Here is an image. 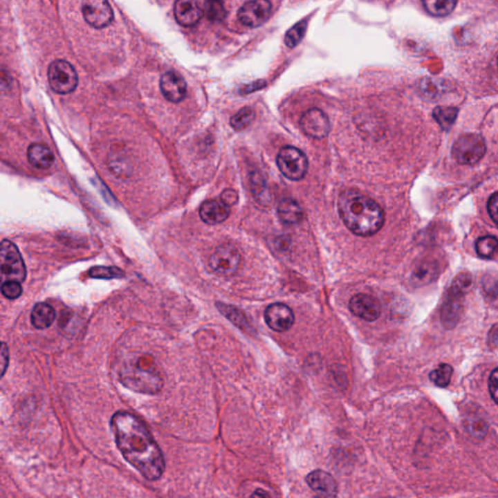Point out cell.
<instances>
[{"label": "cell", "instance_id": "cell-38", "mask_svg": "<svg viewBox=\"0 0 498 498\" xmlns=\"http://www.w3.org/2000/svg\"><path fill=\"white\" fill-rule=\"evenodd\" d=\"M9 364V351L6 342L1 344V375L4 376Z\"/></svg>", "mask_w": 498, "mask_h": 498}, {"label": "cell", "instance_id": "cell-24", "mask_svg": "<svg viewBox=\"0 0 498 498\" xmlns=\"http://www.w3.org/2000/svg\"><path fill=\"white\" fill-rule=\"evenodd\" d=\"M421 3L430 15L446 17L456 8L457 0H421Z\"/></svg>", "mask_w": 498, "mask_h": 498}, {"label": "cell", "instance_id": "cell-36", "mask_svg": "<svg viewBox=\"0 0 498 498\" xmlns=\"http://www.w3.org/2000/svg\"><path fill=\"white\" fill-rule=\"evenodd\" d=\"M488 389H490V394L492 395L493 401L498 405V367L495 368L490 374Z\"/></svg>", "mask_w": 498, "mask_h": 498}, {"label": "cell", "instance_id": "cell-15", "mask_svg": "<svg viewBox=\"0 0 498 498\" xmlns=\"http://www.w3.org/2000/svg\"><path fill=\"white\" fill-rule=\"evenodd\" d=\"M163 95L169 102H181L185 99L187 84L181 74L176 71H167L160 80Z\"/></svg>", "mask_w": 498, "mask_h": 498}, {"label": "cell", "instance_id": "cell-6", "mask_svg": "<svg viewBox=\"0 0 498 498\" xmlns=\"http://www.w3.org/2000/svg\"><path fill=\"white\" fill-rule=\"evenodd\" d=\"M277 164L280 172L286 178L293 181H301L308 172V163L306 156L293 146H286L280 149Z\"/></svg>", "mask_w": 498, "mask_h": 498}, {"label": "cell", "instance_id": "cell-4", "mask_svg": "<svg viewBox=\"0 0 498 498\" xmlns=\"http://www.w3.org/2000/svg\"><path fill=\"white\" fill-rule=\"evenodd\" d=\"M0 269L4 282L7 280L25 282L26 277L25 263L18 248L8 239H3L0 248Z\"/></svg>", "mask_w": 498, "mask_h": 498}, {"label": "cell", "instance_id": "cell-23", "mask_svg": "<svg viewBox=\"0 0 498 498\" xmlns=\"http://www.w3.org/2000/svg\"><path fill=\"white\" fill-rule=\"evenodd\" d=\"M420 90L427 99H438L447 92L446 81L440 78L425 77L421 81Z\"/></svg>", "mask_w": 498, "mask_h": 498}, {"label": "cell", "instance_id": "cell-10", "mask_svg": "<svg viewBox=\"0 0 498 498\" xmlns=\"http://www.w3.org/2000/svg\"><path fill=\"white\" fill-rule=\"evenodd\" d=\"M272 8L270 0H250L241 7L238 18L246 26L257 28L269 20Z\"/></svg>", "mask_w": 498, "mask_h": 498}, {"label": "cell", "instance_id": "cell-32", "mask_svg": "<svg viewBox=\"0 0 498 498\" xmlns=\"http://www.w3.org/2000/svg\"><path fill=\"white\" fill-rule=\"evenodd\" d=\"M205 13L208 20L212 21H221L226 17V10L220 0H207Z\"/></svg>", "mask_w": 498, "mask_h": 498}, {"label": "cell", "instance_id": "cell-20", "mask_svg": "<svg viewBox=\"0 0 498 498\" xmlns=\"http://www.w3.org/2000/svg\"><path fill=\"white\" fill-rule=\"evenodd\" d=\"M31 323L37 329H46L51 326L56 318V311L46 303H38L31 311Z\"/></svg>", "mask_w": 498, "mask_h": 498}, {"label": "cell", "instance_id": "cell-19", "mask_svg": "<svg viewBox=\"0 0 498 498\" xmlns=\"http://www.w3.org/2000/svg\"><path fill=\"white\" fill-rule=\"evenodd\" d=\"M28 159L31 166L38 169H48L54 165L55 156L52 151L43 145L33 143L28 149Z\"/></svg>", "mask_w": 498, "mask_h": 498}, {"label": "cell", "instance_id": "cell-27", "mask_svg": "<svg viewBox=\"0 0 498 498\" xmlns=\"http://www.w3.org/2000/svg\"><path fill=\"white\" fill-rule=\"evenodd\" d=\"M216 306L218 310L220 311V313H221L224 317L228 318L230 322H233L236 326L244 330H246V328L250 327L249 326L248 320H246V315H244L243 311L239 310V308L233 306L225 305V304L222 303H217Z\"/></svg>", "mask_w": 498, "mask_h": 498}, {"label": "cell", "instance_id": "cell-16", "mask_svg": "<svg viewBox=\"0 0 498 498\" xmlns=\"http://www.w3.org/2000/svg\"><path fill=\"white\" fill-rule=\"evenodd\" d=\"M203 11L198 0H176L174 17L179 25L190 28L197 25L202 19Z\"/></svg>", "mask_w": 498, "mask_h": 498}, {"label": "cell", "instance_id": "cell-40", "mask_svg": "<svg viewBox=\"0 0 498 498\" xmlns=\"http://www.w3.org/2000/svg\"><path fill=\"white\" fill-rule=\"evenodd\" d=\"M252 497H269V495H268L267 492H260V490H258L255 495H252Z\"/></svg>", "mask_w": 498, "mask_h": 498}, {"label": "cell", "instance_id": "cell-2", "mask_svg": "<svg viewBox=\"0 0 498 498\" xmlns=\"http://www.w3.org/2000/svg\"><path fill=\"white\" fill-rule=\"evenodd\" d=\"M340 217L349 231L361 237L375 234L385 224L382 207L358 190L344 191L338 201Z\"/></svg>", "mask_w": 498, "mask_h": 498}, {"label": "cell", "instance_id": "cell-29", "mask_svg": "<svg viewBox=\"0 0 498 498\" xmlns=\"http://www.w3.org/2000/svg\"><path fill=\"white\" fill-rule=\"evenodd\" d=\"M255 118V111L251 107H246L239 110L231 119V126L236 131H243L252 123Z\"/></svg>", "mask_w": 498, "mask_h": 498}, {"label": "cell", "instance_id": "cell-28", "mask_svg": "<svg viewBox=\"0 0 498 498\" xmlns=\"http://www.w3.org/2000/svg\"><path fill=\"white\" fill-rule=\"evenodd\" d=\"M452 368L449 364H440L430 373V379L439 387H447L451 382Z\"/></svg>", "mask_w": 498, "mask_h": 498}, {"label": "cell", "instance_id": "cell-35", "mask_svg": "<svg viewBox=\"0 0 498 498\" xmlns=\"http://www.w3.org/2000/svg\"><path fill=\"white\" fill-rule=\"evenodd\" d=\"M488 210L492 221L498 227V192L490 196L488 203Z\"/></svg>", "mask_w": 498, "mask_h": 498}, {"label": "cell", "instance_id": "cell-41", "mask_svg": "<svg viewBox=\"0 0 498 498\" xmlns=\"http://www.w3.org/2000/svg\"><path fill=\"white\" fill-rule=\"evenodd\" d=\"M497 66H498V59H497Z\"/></svg>", "mask_w": 498, "mask_h": 498}, {"label": "cell", "instance_id": "cell-11", "mask_svg": "<svg viewBox=\"0 0 498 498\" xmlns=\"http://www.w3.org/2000/svg\"><path fill=\"white\" fill-rule=\"evenodd\" d=\"M303 133L310 138L322 140L330 133V122L327 115L318 109H311L303 114L300 120Z\"/></svg>", "mask_w": 498, "mask_h": 498}, {"label": "cell", "instance_id": "cell-34", "mask_svg": "<svg viewBox=\"0 0 498 498\" xmlns=\"http://www.w3.org/2000/svg\"><path fill=\"white\" fill-rule=\"evenodd\" d=\"M488 428L487 423L481 420V418H474V420L469 421L468 425H467L468 432L474 437L480 438V439H483L485 435L487 434Z\"/></svg>", "mask_w": 498, "mask_h": 498}, {"label": "cell", "instance_id": "cell-25", "mask_svg": "<svg viewBox=\"0 0 498 498\" xmlns=\"http://www.w3.org/2000/svg\"><path fill=\"white\" fill-rule=\"evenodd\" d=\"M459 109L456 107H438L433 110V118L445 131H449L456 120Z\"/></svg>", "mask_w": 498, "mask_h": 498}, {"label": "cell", "instance_id": "cell-26", "mask_svg": "<svg viewBox=\"0 0 498 498\" xmlns=\"http://www.w3.org/2000/svg\"><path fill=\"white\" fill-rule=\"evenodd\" d=\"M476 251L480 257L492 259L498 255V239L493 236L482 237L476 243Z\"/></svg>", "mask_w": 498, "mask_h": 498}, {"label": "cell", "instance_id": "cell-13", "mask_svg": "<svg viewBox=\"0 0 498 498\" xmlns=\"http://www.w3.org/2000/svg\"><path fill=\"white\" fill-rule=\"evenodd\" d=\"M349 306L353 315L365 322H375L382 313L380 302L368 294H356L349 301Z\"/></svg>", "mask_w": 498, "mask_h": 498}, {"label": "cell", "instance_id": "cell-3", "mask_svg": "<svg viewBox=\"0 0 498 498\" xmlns=\"http://www.w3.org/2000/svg\"><path fill=\"white\" fill-rule=\"evenodd\" d=\"M120 378L127 387L142 394H155L163 387V380L159 375L140 366H124Z\"/></svg>", "mask_w": 498, "mask_h": 498}, {"label": "cell", "instance_id": "cell-9", "mask_svg": "<svg viewBox=\"0 0 498 498\" xmlns=\"http://www.w3.org/2000/svg\"><path fill=\"white\" fill-rule=\"evenodd\" d=\"M82 13L89 25L97 30L107 28L114 19L107 0H82Z\"/></svg>", "mask_w": 498, "mask_h": 498}, {"label": "cell", "instance_id": "cell-18", "mask_svg": "<svg viewBox=\"0 0 498 498\" xmlns=\"http://www.w3.org/2000/svg\"><path fill=\"white\" fill-rule=\"evenodd\" d=\"M230 215V207L223 201L210 200L203 203L200 216L205 223L215 225L224 222Z\"/></svg>", "mask_w": 498, "mask_h": 498}, {"label": "cell", "instance_id": "cell-5", "mask_svg": "<svg viewBox=\"0 0 498 498\" xmlns=\"http://www.w3.org/2000/svg\"><path fill=\"white\" fill-rule=\"evenodd\" d=\"M487 146L485 140L477 133L461 136L452 146V157L461 165H475L485 156Z\"/></svg>", "mask_w": 498, "mask_h": 498}, {"label": "cell", "instance_id": "cell-39", "mask_svg": "<svg viewBox=\"0 0 498 498\" xmlns=\"http://www.w3.org/2000/svg\"><path fill=\"white\" fill-rule=\"evenodd\" d=\"M266 83L264 81H258V82L246 86V87L244 88V92L250 93L252 92V91L259 90V89L264 87Z\"/></svg>", "mask_w": 498, "mask_h": 498}, {"label": "cell", "instance_id": "cell-8", "mask_svg": "<svg viewBox=\"0 0 498 498\" xmlns=\"http://www.w3.org/2000/svg\"><path fill=\"white\" fill-rule=\"evenodd\" d=\"M239 264L241 255L238 248L229 243L218 246L208 261L210 269L220 277H232L238 272Z\"/></svg>", "mask_w": 498, "mask_h": 498}, {"label": "cell", "instance_id": "cell-30", "mask_svg": "<svg viewBox=\"0 0 498 498\" xmlns=\"http://www.w3.org/2000/svg\"><path fill=\"white\" fill-rule=\"evenodd\" d=\"M308 24L306 20H303L297 23L295 26H292L290 30L287 31L284 42L286 46L289 48H295L305 37Z\"/></svg>", "mask_w": 498, "mask_h": 498}, {"label": "cell", "instance_id": "cell-1", "mask_svg": "<svg viewBox=\"0 0 498 498\" xmlns=\"http://www.w3.org/2000/svg\"><path fill=\"white\" fill-rule=\"evenodd\" d=\"M111 428L124 459L147 480H159L166 464L161 449L145 423L128 412H117L112 416Z\"/></svg>", "mask_w": 498, "mask_h": 498}, {"label": "cell", "instance_id": "cell-22", "mask_svg": "<svg viewBox=\"0 0 498 498\" xmlns=\"http://www.w3.org/2000/svg\"><path fill=\"white\" fill-rule=\"evenodd\" d=\"M437 265L432 261H421L416 265L412 274V282L416 286H425L435 279Z\"/></svg>", "mask_w": 498, "mask_h": 498}, {"label": "cell", "instance_id": "cell-33", "mask_svg": "<svg viewBox=\"0 0 498 498\" xmlns=\"http://www.w3.org/2000/svg\"><path fill=\"white\" fill-rule=\"evenodd\" d=\"M1 292L4 297L10 300L19 298L21 295V282H14V280H7L2 284Z\"/></svg>", "mask_w": 498, "mask_h": 498}, {"label": "cell", "instance_id": "cell-14", "mask_svg": "<svg viewBox=\"0 0 498 498\" xmlns=\"http://www.w3.org/2000/svg\"><path fill=\"white\" fill-rule=\"evenodd\" d=\"M466 290V288L456 282L452 286L442 311L443 324L447 328H454L459 322L461 313V298Z\"/></svg>", "mask_w": 498, "mask_h": 498}, {"label": "cell", "instance_id": "cell-17", "mask_svg": "<svg viewBox=\"0 0 498 498\" xmlns=\"http://www.w3.org/2000/svg\"><path fill=\"white\" fill-rule=\"evenodd\" d=\"M308 487L322 497H336L338 486L336 480L329 473L323 470H315L306 479Z\"/></svg>", "mask_w": 498, "mask_h": 498}, {"label": "cell", "instance_id": "cell-12", "mask_svg": "<svg viewBox=\"0 0 498 498\" xmlns=\"http://www.w3.org/2000/svg\"><path fill=\"white\" fill-rule=\"evenodd\" d=\"M265 322L275 332H286L295 322L293 311L286 304L275 303L268 306L265 311Z\"/></svg>", "mask_w": 498, "mask_h": 498}, {"label": "cell", "instance_id": "cell-31", "mask_svg": "<svg viewBox=\"0 0 498 498\" xmlns=\"http://www.w3.org/2000/svg\"><path fill=\"white\" fill-rule=\"evenodd\" d=\"M89 275L93 279H122L124 277V273L119 268L99 266L89 270Z\"/></svg>", "mask_w": 498, "mask_h": 498}, {"label": "cell", "instance_id": "cell-37", "mask_svg": "<svg viewBox=\"0 0 498 498\" xmlns=\"http://www.w3.org/2000/svg\"><path fill=\"white\" fill-rule=\"evenodd\" d=\"M238 194L236 191L232 190V189H227L223 193L221 194V201H223L227 205L232 207V205H236L238 202Z\"/></svg>", "mask_w": 498, "mask_h": 498}, {"label": "cell", "instance_id": "cell-7", "mask_svg": "<svg viewBox=\"0 0 498 498\" xmlns=\"http://www.w3.org/2000/svg\"><path fill=\"white\" fill-rule=\"evenodd\" d=\"M48 80L52 90L61 95L73 93L78 85L75 69L68 61L56 59L48 68Z\"/></svg>", "mask_w": 498, "mask_h": 498}, {"label": "cell", "instance_id": "cell-21", "mask_svg": "<svg viewBox=\"0 0 498 498\" xmlns=\"http://www.w3.org/2000/svg\"><path fill=\"white\" fill-rule=\"evenodd\" d=\"M279 217L284 223L294 225L299 223L303 218V210L293 199H284L277 208Z\"/></svg>", "mask_w": 498, "mask_h": 498}]
</instances>
